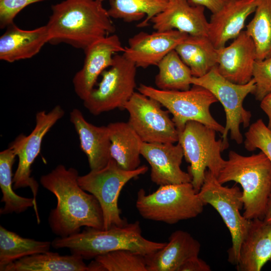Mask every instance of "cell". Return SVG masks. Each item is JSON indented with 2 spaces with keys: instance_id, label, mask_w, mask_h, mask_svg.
Segmentation results:
<instances>
[{
  "instance_id": "1",
  "label": "cell",
  "mask_w": 271,
  "mask_h": 271,
  "mask_svg": "<svg viewBox=\"0 0 271 271\" xmlns=\"http://www.w3.org/2000/svg\"><path fill=\"white\" fill-rule=\"evenodd\" d=\"M79 176L75 168L59 164L40 178L42 186L57 199L48 220L52 232L58 237L79 233L83 226L103 229L100 205L94 196L80 186Z\"/></svg>"
},
{
  "instance_id": "2",
  "label": "cell",
  "mask_w": 271,
  "mask_h": 271,
  "mask_svg": "<svg viewBox=\"0 0 271 271\" xmlns=\"http://www.w3.org/2000/svg\"><path fill=\"white\" fill-rule=\"evenodd\" d=\"M51 9L46 24L51 44L65 43L84 51L115 31L100 1L64 0L52 5Z\"/></svg>"
},
{
  "instance_id": "3",
  "label": "cell",
  "mask_w": 271,
  "mask_h": 271,
  "mask_svg": "<svg viewBox=\"0 0 271 271\" xmlns=\"http://www.w3.org/2000/svg\"><path fill=\"white\" fill-rule=\"evenodd\" d=\"M166 244L145 238L138 221L107 229L85 227L81 232L66 237H57L52 241L53 248L68 249L72 254L84 259L117 250H128L145 256L161 249Z\"/></svg>"
},
{
  "instance_id": "4",
  "label": "cell",
  "mask_w": 271,
  "mask_h": 271,
  "mask_svg": "<svg viewBox=\"0 0 271 271\" xmlns=\"http://www.w3.org/2000/svg\"><path fill=\"white\" fill-rule=\"evenodd\" d=\"M217 178L221 184L230 181L240 184L244 217L263 219L271 194V162L263 152L245 156L230 151Z\"/></svg>"
},
{
  "instance_id": "5",
  "label": "cell",
  "mask_w": 271,
  "mask_h": 271,
  "mask_svg": "<svg viewBox=\"0 0 271 271\" xmlns=\"http://www.w3.org/2000/svg\"><path fill=\"white\" fill-rule=\"evenodd\" d=\"M204 205L191 182L160 186L148 194L141 189L136 202L143 218L169 224L197 217Z\"/></svg>"
},
{
  "instance_id": "6",
  "label": "cell",
  "mask_w": 271,
  "mask_h": 271,
  "mask_svg": "<svg viewBox=\"0 0 271 271\" xmlns=\"http://www.w3.org/2000/svg\"><path fill=\"white\" fill-rule=\"evenodd\" d=\"M193 85L187 90H163L141 84L138 90L158 101L172 114V119L179 132L188 121H195L222 133L224 126L213 117L210 111L211 105L217 102V99L206 88Z\"/></svg>"
},
{
  "instance_id": "7",
  "label": "cell",
  "mask_w": 271,
  "mask_h": 271,
  "mask_svg": "<svg viewBox=\"0 0 271 271\" xmlns=\"http://www.w3.org/2000/svg\"><path fill=\"white\" fill-rule=\"evenodd\" d=\"M191 83L209 90L222 105L226 115V124L221 138L224 150L229 147V132L231 139L241 144L243 136L240 125L242 124L244 128L249 126L251 117V112L244 108L243 102L249 94H253L254 80L252 78L244 84L233 83L222 76L216 66L202 77H193Z\"/></svg>"
},
{
  "instance_id": "8",
  "label": "cell",
  "mask_w": 271,
  "mask_h": 271,
  "mask_svg": "<svg viewBox=\"0 0 271 271\" xmlns=\"http://www.w3.org/2000/svg\"><path fill=\"white\" fill-rule=\"evenodd\" d=\"M214 129L195 121H188L179 132L178 143L181 146L186 161L190 164L189 174L194 188L198 192L203 183L207 169L217 178L226 160L222 139L216 140Z\"/></svg>"
},
{
  "instance_id": "9",
  "label": "cell",
  "mask_w": 271,
  "mask_h": 271,
  "mask_svg": "<svg viewBox=\"0 0 271 271\" xmlns=\"http://www.w3.org/2000/svg\"><path fill=\"white\" fill-rule=\"evenodd\" d=\"M148 171L146 165L134 170L122 169L113 159L103 168L91 170L79 176L78 182L86 192L92 194L98 201L103 217V229L113 226H121L127 223L121 217L118 206L120 191L130 180L145 174Z\"/></svg>"
},
{
  "instance_id": "10",
  "label": "cell",
  "mask_w": 271,
  "mask_h": 271,
  "mask_svg": "<svg viewBox=\"0 0 271 271\" xmlns=\"http://www.w3.org/2000/svg\"><path fill=\"white\" fill-rule=\"evenodd\" d=\"M198 193L205 205L209 204L218 212L229 230L232 245L228 250V260L236 265L240 245L251 221L240 214L243 207L242 192L237 186H223L216 177L207 170L203 183Z\"/></svg>"
},
{
  "instance_id": "11",
  "label": "cell",
  "mask_w": 271,
  "mask_h": 271,
  "mask_svg": "<svg viewBox=\"0 0 271 271\" xmlns=\"http://www.w3.org/2000/svg\"><path fill=\"white\" fill-rule=\"evenodd\" d=\"M137 68L122 55L115 54L110 68L101 74L98 87L94 88L83 101L85 108L94 115L123 108L136 92Z\"/></svg>"
},
{
  "instance_id": "12",
  "label": "cell",
  "mask_w": 271,
  "mask_h": 271,
  "mask_svg": "<svg viewBox=\"0 0 271 271\" xmlns=\"http://www.w3.org/2000/svg\"><path fill=\"white\" fill-rule=\"evenodd\" d=\"M157 100L135 92L123 108L129 114L127 121L143 142L175 143L179 131L169 112Z\"/></svg>"
},
{
  "instance_id": "13",
  "label": "cell",
  "mask_w": 271,
  "mask_h": 271,
  "mask_svg": "<svg viewBox=\"0 0 271 271\" xmlns=\"http://www.w3.org/2000/svg\"><path fill=\"white\" fill-rule=\"evenodd\" d=\"M65 112L59 105L49 112L42 110L36 114V124L30 134L19 135L10 144L19 162L13 176L14 189L29 187L36 205L39 184L31 176V166L39 155L44 137L62 117Z\"/></svg>"
},
{
  "instance_id": "14",
  "label": "cell",
  "mask_w": 271,
  "mask_h": 271,
  "mask_svg": "<svg viewBox=\"0 0 271 271\" xmlns=\"http://www.w3.org/2000/svg\"><path fill=\"white\" fill-rule=\"evenodd\" d=\"M124 50L119 37L113 34L95 42L84 51L83 67L72 80L75 92L81 100H84L93 89L99 75L112 65L114 56Z\"/></svg>"
},
{
  "instance_id": "15",
  "label": "cell",
  "mask_w": 271,
  "mask_h": 271,
  "mask_svg": "<svg viewBox=\"0 0 271 271\" xmlns=\"http://www.w3.org/2000/svg\"><path fill=\"white\" fill-rule=\"evenodd\" d=\"M188 35L175 30L152 33L141 32L129 39L122 55L137 68L157 66Z\"/></svg>"
},
{
  "instance_id": "16",
  "label": "cell",
  "mask_w": 271,
  "mask_h": 271,
  "mask_svg": "<svg viewBox=\"0 0 271 271\" xmlns=\"http://www.w3.org/2000/svg\"><path fill=\"white\" fill-rule=\"evenodd\" d=\"M141 156L151 167V179L159 186L191 182L189 173L181 168L184 157L180 144L143 142Z\"/></svg>"
},
{
  "instance_id": "17",
  "label": "cell",
  "mask_w": 271,
  "mask_h": 271,
  "mask_svg": "<svg viewBox=\"0 0 271 271\" xmlns=\"http://www.w3.org/2000/svg\"><path fill=\"white\" fill-rule=\"evenodd\" d=\"M256 61L254 44L245 31H242L228 46L217 49L219 72L236 84H246L252 79Z\"/></svg>"
},
{
  "instance_id": "18",
  "label": "cell",
  "mask_w": 271,
  "mask_h": 271,
  "mask_svg": "<svg viewBox=\"0 0 271 271\" xmlns=\"http://www.w3.org/2000/svg\"><path fill=\"white\" fill-rule=\"evenodd\" d=\"M205 8L188 0H168L166 8L151 20L156 31L177 30L190 36H207Z\"/></svg>"
},
{
  "instance_id": "19",
  "label": "cell",
  "mask_w": 271,
  "mask_h": 271,
  "mask_svg": "<svg viewBox=\"0 0 271 271\" xmlns=\"http://www.w3.org/2000/svg\"><path fill=\"white\" fill-rule=\"evenodd\" d=\"M256 5L257 0H228L220 10L212 13L207 36L216 49L225 46L240 34Z\"/></svg>"
},
{
  "instance_id": "20",
  "label": "cell",
  "mask_w": 271,
  "mask_h": 271,
  "mask_svg": "<svg viewBox=\"0 0 271 271\" xmlns=\"http://www.w3.org/2000/svg\"><path fill=\"white\" fill-rule=\"evenodd\" d=\"M70 121L79 137L81 149L87 157L90 170L105 167L111 159L107 125L98 126L90 123L77 108L70 112Z\"/></svg>"
},
{
  "instance_id": "21",
  "label": "cell",
  "mask_w": 271,
  "mask_h": 271,
  "mask_svg": "<svg viewBox=\"0 0 271 271\" xmlns=\"http://www.w3.org/2000/svg\"><path fill=\"white\" fill-rule=\"evenodd\" d=\"M201 244L188 232H172L161 249L145 255L148 271H179L189 259L198 256Z\"/></svg>"
},
{
  "instance_id": "22",
  "label": "cell",
  "mask_w": 271,
  "mask_h": 271,
  "mask_svg": "<svg viewBox=\"0 0 271 271\" xmlns=\"http://www.w3.org/2000/svg\"><path fill=\"white\" fill-rule=\"evenodd\" d=\"M48 42L46 25L32 30H25L12 24L0 37V59L12 63L31 58Z\"/></svg>"
},
{
  "instance_id": "23",
  "label": "cell",
  "mask_w": 271,
  "mask_h": 271,
  "mask_svg": "<svg viewBox=\"0 0 271 271\" xmlns=\"http://www.w3.org/2000/svg\"><path fill=\"white\" fill-rule=\"evenodd\" d=\"M271 259V224L263 219H251L239 249L237 269L260 271Z\"/></svg>"
},
{
  "instance_id": "24",
  "label": "cell",
  "mask_w": 271,
  "mask_h": 271,
  "mask_svg": "<svg viewBox=\"0 0 271 271\" xmlns=\"http://www.w3.org/2000/svg\"><path fill=\"white\" fill-rule=\"evenodd\" d=\"M107 126L110 140L111 158L126 170L140 166L143 141L128 122H115Z\"/></svg>"
},
{
  "instance_id": "25",
  "label": "cell",
  "mask_w": 271,
  "mask_h": 271,
  "mask_svg": "<svg viewBox=\"0 0 271 271\" xmlns=\"http://www.w3.org/2000/svg\"><path fill=\"white\" fill-rule=\"evenodd\" d=\"M175 50L193 77H202L217 66V49L208 36L188 35Z\"/></svg>"
},
{
  "instance_id": "26",
  "label": "cell",
  "mask_w": 271,
  "mask_h": 271,
  "mask_svg": "<svg viewBox=\"0 0 271 271\" xmlns=\"http://www.w3.org/2000/svg\"><path fill=\"white\" fill-rule=\"evenodd\" d=\"M2 271H88V266L80 255H61L48 251L17 260Z\"/></svg>"
},
{
  "instance_id": "27",
  "label": "cell",
  "mask_w": 271,
  "mask_h": 271,
  "mask_svg": "<svg viewBox=\"0 0 271 271\" xmlns=\"http://www.w3.org/2000/svg\"><path fill=\"white\" fill-rule=\"evenodd\" d=\"M16 155L11 147L0 153V187L2 193L1 202L4 206L0 209V214L6 215L13 213L19 214L34 207L37 223L40 222L38 209L34 198L24 197L17 194L12 185V167Z\"/></svg>"
},
{
  "instance_id": "28",
  "label": "cell",
  "mask_w": 271,
  "mask_h": 271,
  "mask_svg": "<svg viewBox=\"0 0 271 271\" xmlns=\"http://www.w3.org/2000/svg\"><path fill=\"white\" fill-rule=\"evenodd\" d=\"M103 2L105 0H98ZM107 12L110 18L126 23L143 21L137 26L143 28L166 7L168 0H108Z\"/></svg>"
},
{
  "instance_id": "29",
  "label": "cell",
  "mask_w": 271,
  "mask_h": 271,
  "mask_svg": "<svg viewBox=\"0 0 271 271\" xmlns=\"http://www.w3.org/2000/svg\"><path fill=\"white\" fill-rule=\"evenodd\" d=\"M52 242L23 237L0 225V270L22 258L50 251Z\"/></svg>"
},
{
  "instance_id": "30",
  "label": "cell",
  "mask_w": 271,
  "mask_h": 271,
  "mask_svg": "<svg viewBox=\"0 0 271 271\" xmlns=\"http://www.w3.org/2000/svg\"><path fill=\"white\" fill-rule=\"evenodd\" d=\"M157 66L158 72L155 83L158 89L187 90L190 88L193 77L191 70L175 50L168 53Z\"/></svg>"
},
{
  "instance_id": "31",
  "label": "cell",
  "mask_w": 271,
  "mask_h": 271,
  "mask_svg": "<svg viewBox=\"0 0 271 271\" xmlns=\"http://www.w3.org/2000/svg\"><path fill=\"white\" fill-rule=\"evenodd\" d=\"M254 13L245 31L254 44L256 60H262L271 56V0H257Z\"/></svg>"
},
{
  "instance_id": "32",
  "label": "cell",
  "mask_w": 271,
  "mask_h": 271,
  "mask_svg": "<svg viewBox=\"0 0 271 271\" xmlns=\"http://www.w3.org/2000/svg\"><path fill=\"white\" fill-rule=\"evenodd\" d=\"M103 271H148L145 256L128 250H117L94 258Z\"/></svg>"
},
{
  "instance_id": "33",
  "label": "cell",
  "mask_w": 271,
  "mask_h": 271,
  "mask_svg": "<svg viewBox=\"0 0 271 271\" xmlns=\"http://www.w3.org/2000/svg\"><path fill=\"white\" fill-rule=\"evenodd\" d=\"M244 135L245 149L248 151L259 149L271 162V130L262 119H258L249 125Z\"/></svg>"
},
{
  "instance_id": "34",
  "label": "cell",
  "mask_w": 271,
  "mask_h": 271,
  "mask_svg": "<svg viewBox=\"0 0 271 271\" xmlns=\"http://www.w3.org/2000/svg\"><path fill=\"white\" fill-rule=\"evenodd\" d=\"M252 78L255 84L253 94L256 100L260 101L271 92V56L255 61Z\"/></svg>"
},
{
  "instance_id": "35",
  "label": "cell",
  "mask_w": 271,
  "mask_h": 271,
  "mask_svg": "<svg viewBox=\"0 0 271 271\" xmlns=\"http://www.w3.org/2000/svg\"><path fill=\"white\" fill-rule=\"evenodd\" d=\"M44 0H0V27L14 23L16 16L28 6Z\"/></svg>"
},
{
  "instance_id": "36",
  "label": "cell",
  "mask_w": 271,
  "mask_h": 271,
  "mask_svg": "<svg viewBox=\"0 0 271 271\" xmlns=\"http://www.w3.org/2000/svg\"><path fill=\"white\" fill-rule=\"evenodd\" d=\"M210 266L198 256L187 260L179 268V271H210Z\"/></svg>"
},
{
  "instance_id": "37",
  "label": "cell",
  "mask_w": 271,
  "mask_h": 271,
  "mask_svg": "<svg viewBox=\"0 0 271 271\" xmlns=\"http://www.w3.org/2000/svg\"><path fill=\"white\" fill-rule=\"evenodd\" d=\"M192 5L201 6L214 13L220 10L228 0H188Z\"/></svg>"
},
{
  "instance_id": "38",
  "label": "cell",
  "mask_w": 271,
  "mask_h": 271,
  "mask_svg": "<svg viewBox=\"0 0 271 271\" xmlns=\"http://www.w3.org/2000/svg\"><path fill=\"white\" fill-rule=\"evenodd\" d=\"M260 106L268 117L267 126L271 130V92L260 101Z\"/></svg>"
},
{
  "instance_id": "39",
  "label": "cell",
  "mask_w": 271,
  "mask_h": 271,
  "mask_svg": "<svg viewBox=\"0 0 271 271\" xmlns=\"http://www.w3.org/2000/svg\"><path fill=\"white\" fill-rule=\"evenodd\" d=\"M263 220L267 223L271 224V194L267 201L266 210Z\"/></svg>"
},
{
  "instance_id": "40",
  "label": "cell",
  "mask_w": 271,
  "mask_h": 271,
  "mask_svg": "<svg viewBox=\"0 0 271 271\" xmlns=\"http://www.w3.org/2000/svg\"><path fill=\"white\" fill-rule=\"evenodd\" d=\"M270 261H271V259H270Z\"/></svg>"
}]
</instances>
